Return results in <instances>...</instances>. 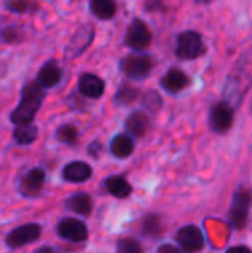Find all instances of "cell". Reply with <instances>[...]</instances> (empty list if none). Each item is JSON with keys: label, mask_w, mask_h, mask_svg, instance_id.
I'll return each instance as SVG.
<instances>
[{"label": "cell", "mask_w": 252, "mask_h": 253, "mask_svg": "<svg viewBox=\"0 0 252 253\" xmlns=\"http://www.w3.org/2000/svg\"><path fill=\"white\" fill-rule=\"evenodd\" d=\"M65 208L68 211L77 213V215L89 216L91 212H92L94 203H92V199H91L89 194H86V193H76V194H73L71 197L67 199Z\"/></svg>", "instance_id": "cell-17"}, {"label": "cell", "mask_w": 252, "mask_h": 253, "mask_svg": "<svg viewBox=\"0 0 252 253\" xmlns=\"http://www.w3.org/2000/svg\"><path fill=\"white\" fill-rule=\"evenodd\" d=\"M43 98H45V87H42L37 83V80L27 83L22 87L19 104L10 114L12 123L21 125V123L33 122L42 102H43Z\"/></svg>", "instance_id": "cell-2"}, {"label": "cell", "mask_w": 252, "mask_h": 253, "mask_svg": "<svg viewBox=\"0 0 252 253\" xmlns=\"http://www.w3.org/2000/svg\"><path fill=\"white\" fill-rule=\"evenodd\" d=\"M91 12L100 19H111L116 13L114 0H91Z\"/></svg>", "instance_id": "cell-22"}, {"label": "cell", "mask_w": 252, "mask_h": 253, "mask_svg": "<svg viewBox=\"0 0 252 253\" xmlns=\"http://www.w3.org/2000/svg\"><path fill=\"white\" fill-rule=\"evenodd\" d=\"M162 219L156 213H149L143 219V234L147 237H159L162 234Z\"/></svg>", "instance_id": "cell-23"}, {"label": "cell", "mask_w": 252, "mask_h": 253, "mask_svg": "<svg viewBox=\"0 0 252 253\" xmlns=\"http://www.w3.org/2000/svg\"><path fill=\"white\" fill-rule=\"evenodd\" d=\"M42 234V227L39 224H25L12 230L6 237V245L10 249H18L25 245L34 243Z\"/></svg>", "instance_id": "cell-7"}, {"label": "cell", "mask_w": 252, "mask_h": 253, "mask_svg": "<svg viewBox=\"0 0 252 253\" xmlns=\"http://www.w3.org/2000/svg\"><path fill=\"white\" fill-rule=\"evenodd\" d=\"M37 127L30 122V123H21V125H16L15 130H13V139L16 144L19 145H30L33 144L36 139H37Z\"/></svg>", "instance_id": "cell-21"}, {"label": "cell", "mask_w": 252, "mask_h": 253, "mask_svg": "<svg viewBox=\"0 0 252 253\" xmlns=\"http://www.w3.org/2000/svg\"><path fill=\"white\" fill-rule=\"evenodd\" d=\"M233 120H235V107H232L229 102L223 101L212 107L209 123L212 130H215L217 133L227 132L232 127Z\"/></svg>", "instance_id": "cell-10"}, {"label": "cell", "mask_w": 252, "mask_h": 253, "mask_svg": "<svg viewBox=\"0 0 252 253\" xmlns=\"http://www.w3.org/2000/svg\"><path fill=\"white\" fill-rule=\"evenodd\" d=\"M79 92L86 96V98H92V99H98L102 96L105 84L104 80L92 73H83L79 77Z\"/></svg>", "instance_id": "cell-12"}, {"label": "cell", "mask_w": 252, "mask_h": 253, "mask_svg": "<svg viewBox=\"0 0 252 253\" xmlns=\"http://www.w3.org/2000/svg\"><path fill=\"white\" fill-rule=\"evenodd\" d=\"M175 239L181 251H186V252H199L205 246L203 234L196 225H187V227L180 228Z\"/></svg>", "instance_id": "cell-11"}, {"label": "cell", "mask_w": 252, "mask_h": 253, "mask_svg": "<svg viewBox=\"0 0 252 253\" xmlns=\"http://www.w3.org/2000/svg\"><path fill=\"white\" fill-rule=\"evenodd\" d=\"M149 125H150L149 117L143 111H135L126 119L125 127L129 132V135H132L135 138H141L149 130Z\"/></svg>", "instance_id": "cell-18"}, {"label": "cell", "mask_w": 252, "mask_h": 253, "mask_svg": "<svg viewBox=\"0 0 252 253\" xmlns=\"http://www.w3.org/2000/svg\"><path fill=\"white\" fill-rule=\"evenodd\" d=\"M196 1H201V3H205V1H208V0H196Z\"/></svg>", "instance_id": "cell-34"}, {"label": "cell", "mask_w": 252, "mask_h": 253, "mask_svg": "<svg viewBox=\"0 0 252 253\" xmlns=\"http://www.w3.org/2000/svg\"><path fill=\"white\" fill-rule=\"evenodd\" d=\"M55 136H56V139H58L59 142L73 145V144H76V141H77L79 132H77L76 126L67 123V125H61V126L56 129Z\"/></svg>", "instance_id": "cell-26"}, {"label": "cell", "mask_w": 252, "mask_h": 253, "mask_svg": "<svg viewBox=\"0 0 252 253\" xmlns=\"http://www.w3.org/2000/svg\"><path fill=\"white\" fill-rule=\"evenodd\" d=\"M144 105L150 111H157L162 107V98L156 90H149L144 95Z\"/></svg>", "instance_id": "cell-29"}, {"label": "cell", "mask_w": 252, "mask_h": 253, "mask_svg": "<svg viewBox=\"0 0 252 253\" xmlns=\"http://www.w3.org/2000/svg\"><path fill=\"white\" fill-rule=\"evenodd\" d=\"M229 252L230 253H235V252H247L250 253L251 251L248 249V248H245V246H238V248H232V249H229Z\"/></svg>", "instance_id": "cell-33"}, {"label": "cell", "mask_w": 252, "mask_h": 253, "mask_svg": "<svg viewBox=\"0 0 252 253\" xmlns=\"http://www.w3.org/2000/svg\"><path fill=\"white\" fill-rule=\"evenodd\" d=\"M56 233L61 239L73 242V243H83L88 240V227L85 222L76 218H64L56 225Z\"/></svg>", "instance_id": "cell-8"}, {"label": "cell", "mask_w": 252, "mask_h": 253, "mask_svg": "<svg viewBox=\"0 0 252 253\" xmlns=\"http://www.w3.org/2000/svg\"><path fill=\"white\" fill-rule=\"evenodd\" d=\"M92 176V168L85 162H71L62 170V178L67 182L82 184Z\"/></svg>", "instance_id": "cell-15"}, {"label": "cell", "mask_w": 252, "mask_h": 253, "mask_svg": "<svg viewBox=\"0 0 252 253\" xmlns=\"http://www.w3.org/2000/svg\"><path fill=\"white\" fill-rule=\"evenodd\" d=\"M252 84V55H244L233 68L224 90V101L232 107L239 105Z\"/></svg>", "instance_id": "cell-1"}, {"label": "cell", "mask_w": 252, "mask_h": 253, "mask_svg": "<svg viewBox=\"0 0 252 253\" xmlns=\"http://www.w3.org/2000/svg\"><path fill=\"white\" fill-rule=\"evenodd\" d=\"M62 79V71L55 61H48L37 74V83L42 87H53Z\"/></svg>", "instance_id": "cell-16"}, {"label": "cell", "mask_w": 252, "mask_h": 253, "mask_svg": "<svg viewBox=\"0 0 252 253\" xmlns=\"http://www.w3.org/2000/svg\"><path fill=\"white\" fill-rule=\"evenodd\" d=\"M95 37V30L91 24L82 25L71 37L67 49H65V56L68 59H74L77 56H80L92 43Z\"/></svg>", "instance_id": "cell-9"}, {"label": "cell", "mask_w": 252, "mask_h": 253, "mask_svg": "<svg viewBox=\"0 0 252 253\" xmlns=\"http://www.w3.org/2000/svg\"><path fill=\"white\" fill-rule=\"evenodd\" d=\"M101 151H102V145H101V142H92V144L89 145V148H88L89 156H92V157H95V159H98V157H100Z\"/></svg>", "instance_id": "cell-31"}, {"label": "cell", "mask_w": 252, "mask_h": 253, "mask_svg": "<svg viewBox=\"0 0 252 253\" xmlns=\"http://www.w3.org/2000/svg\"><path fill=\"white\" fill-rule=\"evenodd\" d=\"M110 151L117 159H126L134 153V139L129 135L119 133L110 142Z\"/></svg>", "instance_id": "cell-19"}, {"label": "cell", "mask_w": 252, "mask_h": 253, "mask_svg": "<svg viewBox=\"0 0 252 253\" xmlns=\"http://www.w3.org/2000/svg\"><path fill=\"white\" fill-rule=\"evenodd\" d=\"M154 62L146 53H129L120 61V70L129 79H144L153 70Z\"/></svg>", "instance_id": "cell-4"}, {"label": "cell", "mask_w": 252, "mask_h": 253, "mask_svg": "<svg viewBox=\"0 0 252 253\" xmlns=\"http://www.w3.org/2000/svg\"><path fill=\"white\" fill-rule=\"evenodd\" d=\"M116 251L119 253H140L143 251V248L138 245V242L132 239H122L117 242Z\"/></svg>", "instance_id": "cell-28"}, {"label": "cell", "mask_w": 252, "mask_h": 253, "mask_svg": "<svg viewBox=\"0 0 252 253\" xmlns=\"http://www.w3.org/2000/svg\"><path fill=\"white\" fill-rule=\"evenodd\" d=\"M46 181V173L42 168H34L31 169L27 175H24V178L21 179V185H19V191L22 196H37Z\"/></svg>", "instance_id": "cell-13"}, {"label": "cell", "mask_w": 252, "mask_h": 253, "mask_svg": "<svg viewBox=\"0 0 252 253\" xmlns=\"http://www.w3.org/2000/svg\"><path fill=\"white\" fill-rule=\"evenodd\" d=\"M144 7L147 12H159L163 10V0H146Z\"/></svg>", "instance_id": "cell-30"}, {"label": "cell", "mask_w": 252, "mask_h": 253, "mask_svg": "<svg viewBox=\"0 0 252 253\" xmlns=\"http://www.w3.org/2000/svg\"><path fill=\"white\" fill-rule=\"evenodd\" d=\"M160 84H162V87L166 92H169V93H178V92L184 90L190 84V79H189V76L183 70H180V68H171L162 77Z\"/></svg>", "instance_id": "cell-14"}, {"label": "cell", "mask_w": 252, "mask_h": 253, "mask_svg": "<svg viewBox=\"0 0 252 253\" xmlns=\"http://www.w3.org/2000/svg\"><path fill=\"white\" fill-rule=\"evenodd\" d=\"M105 190L113 197H117V199H126L132 193V187L129 185L126 178L120 176V175L107 178L105 179Z\"/></svg>", "instance_id": "cell-20"}, {"label": "cell", "mask_w": 252, "mask_h": 253, "mask_svg": "<svg viewBox=\"0 0 252 253\" xmlns=\"http://www.w3.org/2000/svg\"><path fill=\"white\" fill-rule=\"evenodd\" d=\"M0 37L6 43H19L22 40L24 34L18 25H9V27L3 28V31L0 33Z\"/></svg>", "instance_id": "cell-27"}, {"label": "cell", "mask_w": 252, "mask_h": 253, "mask_svg": "<svg viewBox=\"0 0 252 253\" xmlns=\"http://www.w3.org/2000/svg\"><path fill=\"white\" fill-rule=\"evenodd\" d=\"M251 200V191L247 190V188H241V190H238L235 193L233 203H232V208H230V212H229V219H230V224L236 230H242L247 225Z\"/></svg>", "instance_id": "cell-5"}, {"label": "cell", "mask_w": 252, "mask_h": 253, "mask_svg": "<svg viewBox=\"0 0 252 253\" xmlns=\"http://www.w3.org/2000/svg\"><path fill=\"white\" fill-rule=\"evenodd\" d=\"M151 31L149 28V25L141 21V19H134L126 31V36H125V43L128 47H131L132 50H144L146 47L150 46L151 43Z\"/></svg>", "instance_id": "cell-6"}, {"label": "cell", "mask_w": 252, "mask_h": 253, "mask_svg": "<svg viewBox=\"0 0 252 253\" xmlns=\"http://www.w3.org/2000/svg\"><path fill=\"white\" fill-rule=\"evenodd\" d=\"M4 7L15 13H33L39 9V3L34 0H6Z\"/></svg>", "instance_id": "cell-24"}, {"label": "cell", "mask_w": 252, "mask_h": 253, "mask_svg": "<svg viewBox=\"0 0 252 253\" xmlns=\"http://www.w3.org/2000/svg\"><path fill=\"white\" fill-rule=\"evenodd\" d=\"M205 53L202 36L198 31H184L177 37L175 55L180 59H196Z\"/></svg>", "instance_id": "cell-3"}, {"label": "cell", "mask_w": 252, "mask_h": 253, "mask_svg": "<svg viewBox=\"0 0 252 253\" xmlns=\"http://www.w3.org/2000/svg\"><path fill=\"white\" fill-rule=\"evenodd\" d=\"M180 249H177V248H174V246H169V245H166V246H162V248H159V252H172V253H178Z\"/></svg>", "instance_id": "cell-32"}, {"label": "cell", "mask_w": 252, "mask_h": 253, "mask_svg": "<svg viewBox=\"0 0 252 253\" xmlns=\"http://www.w3.org/2000/svg\"><path fill=\"white\" fill-rule=\"evenodd\" d=\"M138 96H140V90L131 84H126V83L119 86V89L116 92V101L122 105L132 104L134 101H137Z\"/></svg>", "instance_id": "cell-25"}]
</instances>
